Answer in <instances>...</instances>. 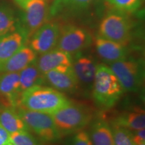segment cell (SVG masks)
I'll list each match as a JSON object with an SVG mask.
<instances>
[{"label":"cell","instance_id":"cell-6","mask_svg":"<svg viewBox=\"0 0 145 145\" xmlns=\"http://www.w3.org/2000/svg\"><path fill=\"white\" fill-rule=\"evenodd\" d=\"M16 108L28 129L32 130L42 140L52 142L61 136L50 114L32 111L21 107Z\"/></svg>","mask_w":145,"mask_h":145},{"label":"cell","instance_id":"cell-2","mask_svg":"<svg viewBox=\"0 0 145 145\" xmlns=\"http://www.w3.org/2000/svg\"><path fill=\"white\" fill-rule=\"evenodd\" d=\"M92 89L94 100L104 108L113 107L124 92L114 72L104 64L97 65Z\"/></svg>","mask_w":145,"mask_h":145},{"label":"cell","instance_id":"cell-24","mask_svg":"<svg viewBox=\"0 0 145 145\" xmlns=\"http://www.w3.org/2000/svg\"><path fill=\"white\" fill-rule=\"evenodd\" d=\"M10 142L13 145H39L28 131H20L10 134Z\"/></svg>","mask_w":145,"mask_h":145},{"label":"cell","instance_id":"cell-19","mask_svg":"<svg viewBox=\"0 0 145 145\" xmlns=\"http://www.w3.org/2000/svg\"><path fill=\"white\" fill-rule=\"evenodd\" d=\"M114 122L124 127L130 131L144 129L145 113L144 110L140 108L133 109L130 112H124L116 118Z\"/></svg>","mask_w":145,"mask_h":145},{"label":"cell","instance_id":"cell-31","mask_svg":"<svg viewBox=\"0 0 145 145\" xmlns=\"http://www.w3.org/2000/svg\"><path fill=\"white\" fill-rule=\"evenodd\" d=\"M8 145H13V144H12V143H11V142H10V143H9V144H8Z\"/></svg>","mask_w":145,"mask_h":145},{"label":"cell","instance_id":"cell-29","mask_svg":"<svg viewBox=\"0 0 145 145\" xmlns=\"http://www.w3.org/2000/svg\"><path fill=\"white\" fill-rule=\"evenodd\" d=\"M28 1V0H16V2L18 3V4L21 7V8L24 5V3Z\"/></svg>","mask_w":145,"mask_h":145},{"label":"cell","instance_id":"cell-27","mask_svg":"<svg viewBox=\"0 0 145 145\" xmlns=\"http://www.w3.org/2000/svg\"><path fill=\"white\" fill-rule=\"evenodd\" d=\"M132 140L135 142L136 145L142 143H145V130L142 129L134 131V134L132 133Z\"/></svg>","mask_w":145,"mask_h":145},{"label":"cell","instance_id":"cell-15","mask_svg":"<svg viewBox=\"0 0 145 145\" xmlns=\"http://www.w3.org/2000/svg\"><path fill=\"white\" fill-rule=\"evenodd\" d=\"M36 59V52L30 47L24 46L4 63L0 64V74L20 72Z\"/></svg>","mask_w":145,"mask_h":145},{"label":"cell","instance_id":"cell-17","mask_svg":"<svg viewBox=\"0 0 145 145\" xmlns=\"http://www.w3.org/2000/svg\"><path fill=\"white\" fill-rule=\"evenodd\" d=\"M0 124L10 134L29 130L18 114L16 108L11 106L0 110Z\"/></svg>","mask_w":145,"mask_h":145},{"label":"cell","instance_id":"cell-10","mask_svg":"<svg viewBox=\"0 0 145 145\" xmlns=\"http://www.w3.org/2000/svg\"><path fill=\"white\" fill-rule=\"evenodd\" d=\"M45 82L61 92H74L79 86L72 67H66L43 73Z\"/></svg>","mask_w":145,"mask_h":145},{"label":"cell","instance_id":"cell-16","mask_svg":"<svg viewBox=\"0 0 145 145\" xmlns=\"http://www.w3.org/2000/svg\"><path fill=\"white\" fill-rule=\"evenodd\" d=\"M89 135L93 145H114L111 126L100 118L91 121Z\"/></svg>","mask_w":145,"mask_h":145},{"label":"cell","instance_id":"cell-25","mask_svg":"<svg viewBox=\"0 0 145 145\" xmlns=\"http://www.w3.org/2000/svg\"><path fill=\"white\" fill-rule=\"evenodd\" d=\"M117 9L123 11L136 10L140 7L142 0H107Z\"/></svg>","mask_w":145,"mask_h":145},{"label":"cell","instance_id":"cell-4","mask_svg":"<svg viewBox=\"0 0 145 145\" xmlns=\"http://www.w3.org/2000/svg\"><path fill=\"white\" fill-rule=\"evenodd\" d=\"M22 8L24 12L17 22V28L27 40L47 22L49 9L45 0H28Z\"/></svg>","mask_w":145,"mask_h":145},{"label":"cell","instance_id":"cell-28","mask_svg":"<svg viewBox=\"0 0 145 145\" xmlns=\"http://www.w3.org/2000/svg\"><path fill=\"white\" fill-rule=\"evenodd\" d=\"M10 142V134L0 124V145H8Z\"/></svg>","mask_w":145,"mask_h":145},{"label":"cell","instance_id":"cell-22","mask_svg":"<svg viewBox=\"0 0 145 145\" xmlns=\"http://www.w3.org/2000/svg\"><path fill=\"white\" fill-rule=\"evenodd\" d=\"M17 20L14 11L6 5H0V39L15 32Z\"/></svg>","mask_w":145,"mask_h":145},{"label":"cell","instance_id":"cell-7","mask_svg":"<svg viewBox=\"0 0 145 145\" xmlns=\"http://www.w3.org/2000/svg\"><path fill=\"white\" fill-rule=\"evenodd\" d=\"M131 28L130 21L125 16L110 14L99 24V36L126 46L131 39Z\"/></svg>","mask_w":145,"mask_h":145},{"label":"cell","instance_id":"cell-13","mask_svg":"<svg viewBox=\"0 0 145 145\" xmlns=\"http://www.w3.org/2000/svg\"><path fill=\"white\" fill-rule=\"evenodd\" d=\"M36 63L39 70L42 72L58 69L71 67L72 56L57 48L42 54L36 59Z\"/></svg>","mask_w":145,"mask_h":145},{"label":"cell","instance_id":"cell-14","mask_svg":"<svg viewBox=\"0 0 145 145\" xmlns=\"http://www.w3.org/2000/svg\"><path fill=\"white\" fill-rule=\"evenodd\" d=\"M95 46L99 57L108 64L127 58L128 51L126 46L105 39L101 36L96 38Z\"/></svg>","mask_w":145,"mask_h":145},{"label":"cell","instance_id":"cell-3","mask_svg":"<svg viewBox=\"0 0 145 145\" xmlns=\"http://www.w3.org/2000/svg\"><path fill=\"white\" fill-rule=\"evenodd\" d=\"M50 114L61 135L80 131L93 120V114L88 107L71 101Z\"/></svg>","mask_w":145,"mask_h":145},{"label":"cell","instance_id":"cell-11","mask_svg":"<svg viewBox=\"0 0 145 145\" xmlns=\"http://www.w3.org/2000/svg\"><path fill=\"white\" fill-rule=\"evenodd\" d=\"M72 57V69L77 78L79 84L91 89L95 79L97 64L93 58L78 55Z\"/></svg>","mask_w":145,"mask_h":145},{"label":"cell","instance_id":"cell-9","mask_svg":"<svg viewBox=\"0 0 145 145\" xmlns=\"http://www.w3.org/2000/svg\"><path fill=\"white\" fill-rule=\"evenodd\" d=\"M61 32L56 22H46L30 38V48L36 53L42 54L56 48Z\"/></svg>","mask_w":145,"mask_h":145},{"label":"cell","instance_id":"cell-5","mask_svg":"<svg viewBox=\"0 0 145 145\" xmlns=\"http://www.w3.org/2000/svg\"><path fill=\"white\" fill-rule=\"evenodd\" d=\"M116 76L124 91L137 92L144 78V65L141 61L125 59L108 64Z\"/></svg>","mask_w":145,"mask_h":145},{"label":"cell","instance_id":"cell-12","mask_svg":"<svg viewBox=\"0 0 145 145\" xmlns=\"http://www.w3.org/2000/svg\"><path fill=\"white\" fill-rule=\"evenodd\" d=\"M20 72H5L0 75V95L10 106L17 108L21 96Z\"/></svg>","mask_w":145,"mask_h":145},{"label":"cell","instance_id":"cell-26","mask_svg":"<svg viewBox=\"0 0 145 145\" xmlns=\"http://www.w3.org/2000/svg\"><path fill=\"white\" fill-rule=\"evenodd\" d=\"M71 145H93L88 132L80 130L75 132L71 139Z\"/></svg>","mask_w":145,"mask_h":145},{"label":"cell","instance_id":"cell-18","mask_svg":"<svg viewBox=\"0 0 145 145\" xmlns=\"http://www.w3.org/2000/svg\"><path fill=\"white\" fill-rule=\"evenodd\" d=\"M24 36L19 32H14L0 39V64L4 63L24 46Z\"/></svg>","mask_w":145,"mask_h":145},{"label":"cell","instance_id":"cell-30","mask_svg":"<svg viewBox=\"0 0 145 145\" xmlns=\"http://www.w3.org/2000/svg\"><path fill=\"white\" fill-rule=\"evenodd\" d=\"M138 145H145V143H142V144H139Z\"/></svg>","mask_w":145,"mask_h":145},{"label":"cell","instance_id":"cell-8","mask_svg":"<svg viewBox=\"0 0 145 145\" xmlns=\"http://www.w3.org/2000/svg\"><path fill=\"white\" fill-rule=\"evenodd\" d=\"M89 34L83 28L68 25L61 28L56 48L69 54L79 53L89 44Z\"/></svg>","mask_w":145,"mask_h":145},{"label":"cell","instance_id":"cell-23","mask_svg":"<svg viewBox=\"0 0 145 145\" xmlns=\"http://www.w3.org/2000/svg\"><path fill=\"white\" fill-rule=\"evenodd\" d=\"M114 145H136L132 140V131L112 122L110 125Z\"/></svg>","mask_w":145,"mask_h":145},{"label":"cell","instance_id":"cell-21","mask_svg":"<svg viewBox=\"0 0 145 145\" xmlns=\"http://www.w3.org/2000/svg\"><path fill=\"white\" fill-rule=\"evenodd\" d=\"M93 0H54L49 14L55 16L63 12L74 13L88 9Z\"/></svg>","mask_w":145,"mask_h":145},{"label":"cell","instance_id":"cell-1","mask_svg":"<svg viewBox=\"0 0 145 145\" xmlns=\"http://www.w3.org/2000/svg\"><path fill=\"white\" fill-rule=\"evenodd\" d=\"M70 102L62 92L55 89L35 86L22 93L18 107L32 111L52 114Z\"/></svg>","mask_w":145,"mask_h":145},{"label":"cell","instance_id":"cell-20","mask_svg":"<svg viewBox=\"0 0 145 145\" xmlns=\"http://www.w3.org/2000/svg\"><path fill=\"white\" fill-rule=\"evenodd\" d=\"M45 82L43 73L38 68L36 60L20 71V89L21 93L35 86H42Z\"/></svg>","mask_w":145,"mask_h":145}]
</instances>
